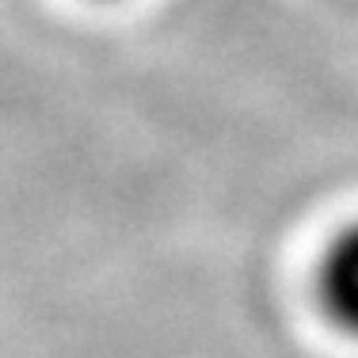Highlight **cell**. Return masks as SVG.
<instances>
[{
  "instance_id": "6da1fadb",
  "label": "cell",
  "mask_w": 358,
  "mask_h": 358,
  "mask_svg": "<svg viewBox=\"0 0 358 358\" xmlns=\"http://www.w3.org/2000/svg\"><path fill=\"white\" fill-rule=\"evenodd\" d=\"M320 305L343 331L358 336V225L339 233L320 263Z\"/></svg>"
}]
</instances>
